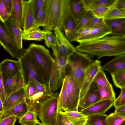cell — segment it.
<instances>
[{
  "label": "cell",
  "mask_w": 125,
  "mask_h": 125,
  "mask_svg": "<svg viewBox=\"0 0 125 125\" xmlns=\"http://www.w3.org/2000/svg\"><path fill=\"white\" fill-rule=\"evenodd\" d=\"M38 115L36 111L29 110L24 116L19 119V122L21 125H35L39 122L37 119Z\"/></svg>",
  "instance_id": "cell-28"
},
{
  "label": "cell",
  "mask_w": 125,
  "mask_h": 125,
  "mask_svg": "<svg viewBox=\"0 0 125 125\" xmlns=\"http://www.w3.org/2000/svg\"><path fill=\"white\" fill-rule=\"evenodd\" d=\"M115 7L118 9H125V0H116Z\"/></svg>",
  "instance_id": "cell-53"
},
{
  "label": "cell",
  "mask_w": 125,
  "mask_h": 125,
  "mask_svg": "<svg viewBox=\"0 0 125 125\" xmlns=\"http://www.w3.org/2000/svg\"><path fill=\"white\" fill-rule=\"evenodd\" d=\"M26 99L24 86L11 94L6 98L3 103V112Z\"/></svg>",
  "instance_id": "cell-20"
},
{
  "label": "cell",
  "mask_w": 125,
  "mask_h": 125,
  "mask_svg": "<svg viewBox=\"0 0 125 125\" xmlns=\"http://www.w3.org/2000/svg\"><path fill=\"white\" fill-rule=\"evenodd\" d=\"M100 99L97 85L93 81L85 95L79 101L78 110L80 112L100 101Z\"/></svg>",
  "instance_id": "cell-14"
},
{
  "label": "cell",
  "mask_w": 125,
  "mask_h": 125,
  "mask_svg": "<svg viewBox=\"0 0 125 125\" xmlns=\"http://www.w3.org/2000/svg\"><path fill=\"white\" fill-rule=\"evenodd\" d=\"M58 113L64 116L72 125H86L88 117L80 112H64L60 110Z\"/></svg>",
  "instance_id": "cell-24"
},
{
  "label": "cell",
  "mask_w": 125,
  "mask_h": 125,
  "mask_svg": "<svg viewBox=\"0 0 125 125\" xmlns=\"http://www.w3.org/2000/svg\"><path fill=\"white\" fill-rule=\"evenodd\" d=\"M51 48L55 57V61L61 70L64 73L67 63V58L61 54L57 46L51 47Z\"/></svg>",
  "instance_id": "cell-33"
},
{
  "label": "cell",
  "mask_w": 125,
  "mask_h": 125,
  "mask_svg": "<svg viewBox=\"0 0 125 125\" xmlns=\"http://www.w3.org/2000/svg\"><path fill=\"white\" fill-rule=\"evenodd\" d=\"M69 6L76 26L88 10L83 0H69Z\"/></svg>",
  "instance_id": "cell-19"
},
{
  "label": "cell",
  "mask_w": 125,
  "mask_h": 125,
  "mask_svg": "<svg viewBox=\"0 0 125 125\" xmlns=\"http://www.w3.org/2000/svg\"><path fill=\"white\" fill-rule=\"evenodd\" d=\"M69 0H67L63 13L62 26L68 40L74 41V31L76 25L71 13L69 6Z\"/></svg>",
  "instance_id": "cell-13"
},
{
  "label": "cell",
  "mask_w": 125,
  "mask_h": 125,
  "mask_svg": "<svg viewBox=\"0 0 125 125\" xmlns=\"http://www.w3.org/2000/svg\"><path fill=\"white\" fill-rule=\"evenodd\" d=\"M30 82L31 83L38 92H44L47 90L50 91L45 84L39 83L35 80L33 79Z\"/></svg>",
  "instance_id": "cell-49"
},
{
  "label": "cell",
  "mask_w": 125,
  "mask_h": 125,
  "mask_svg": "<svg viewBox=\"0 0 125 125\" xmlns=\"http://www.w3.org/2000/svg\"><path fill=\"white\" fill-rule=\"evenodd\" d=\"M0 97L3 103L6 99L4 91L3 84V78L2 75L0 68Z\"/></svg>",
  "instance_id": "cell-50"
},
{
  "label": "cell",
  "mask_w": 125,
  "mask_h": 125,
  "mask_svg": "<svg viewBox=\"0 0 125 125\" xmlns=\"http://www.w3.org/2000/svg\"><path fill=\"white\" fill-rule=\"evenodd\" d=\"M2 113L0 112V121L2 118Z\"/></svg>",
  "instance_id": "cell-58"
},
{
  "label": "cell",
  "mask_w": 125,
  "mask_h": 125,
  "mask_svg": "<svg viewBox=\"0 0 125 125\" xmlns=\"http://www.w3.org/2000/svg\"><path fill=\"white\" fill-rule=\"evenodd\" d=\"M125 121V117L114 112L107 115L105 122L106 125H120Z\"/></svg>",
  "instance_id": "cell-36"
},
{
  "label": "cell",
  "mask_w": 125,
  "mask_h": 125,
  "mask_svg": "<svg viewBox=\"0 0 125 125\" xmlns=\"http://www.w3.org/2000/svg\"><path fill=\"white\" fill-rule=\"evenodd\" d=\"M5 8L9 14L10 16L12 7V0H3Z\"/></svg>",
  "instance_id": "cell-52"
},
{
  "label": "cell",
  "mask_w": 125,
  "mask_h": 125,
  "mask_svg": "<svg viewBox=\"0 0 125 125\" xmlns=\"http://www.w3.org/2000/svg\"><path fill=\"white\" fill-rule=\"evenodd\" d=\"M35 125H44L42 123L39 122L36 123Z\"/></svg>",
  "instance_id": "cell-57"
},
{
  "label": "cell",
  "mask_w": 125,
  "mask_h": 125,
  "mask_svg": "<svg viewBox=\"0 0 125 125\" xmlns=\"http://www.w3.org/2000/svg\"><path fill=\"white\" fill-rule=\"evenodd\" d=\"M6 99L10 95L25 86L21 70L3 76Z\"/></svg>",
  "instance_id": "cell-9"
},
{
  "label": "cell",
  "mask_w": 125,
  "mask_h": 125,
  "mask_svg": "<svg viewBox=\"0 0 125 125\" xmlns=\"http://www.w3.org/2000/svg\"><path fill=\"white\" fill-rule=\"evenodd\" d=\"M12 7L10 16L16 24L22 29L23 28V0H12Z\"/></svg>",
  "instance_id": "cell-21"
},
{
  "label": "cell",
  "mask_w": 125,
  "mask_h": 125,
  "mask_svg": "<svg viewBox=\"0 0 125 125\" xmlns=\"http://www.w3.org/2000/svg\"><path fill=\"white\" fill-rule=\"evenodd\" d=\"M3 112V103L0 97V112Z\"/></svg>",
  "instance_id": "cell-56"
},
{
  "label": "cell",
  "mask_w": 125,
  "mask_h": 125,
  "mask_svg": "<svg viewBox=\"0 0 125 125\" xmlns=\"http://www.w3.org/2000/svg\"><path fill=\"white\" fill-rule=\"evenodd\" d=\"M10 32L15 40L18 48L23 49L22 46V30L16 24L11 17L5 22Z\"/></svg>",
  "instance_id": "cell-23"
},
{
  "label": "cell",
  "mask_w": 125,
  "mask_h": 125,
  "mask_svg": "<svg viewBox=\"0 0 125 125\" xmlns=\"http://www.w3.org/2000/svg\"><path fill=\"white\" fill-rule=\"evenodd\" d=\"M115 5L104 18V20L125 18V9H117L115 8Z\"/></svg>",
  "instance_id": "cell-38"
},
{
  "label": "cell",
  "mask_w": 125,
  "mask_h": 125,
  "mask_svg": "<svg viewBox=\"0 0 125 125\" xmlns=\"http://www.w3.org/2000/svg\"><path fill=\"white\" fill-rule=\"evenodd\" d=\"M116 0H94L88 10H92L101 7H110L114 5Z\"/></svg>",
  "instance_id": "cell-40"
},
{
  "label": "cell",
  "mask_w": 125,
  "mask_h": 125,
  "mask_svg": "<svg viewBox=\"0 0 125 125\" xmlns=\"http://www.w3.org/2000/svg\"><path fill=\"white\" fill-rule=\"evenodd\" d=\"M107 115L105 113L88 116L86 125H106L105 121Z\"/></svg>",
  "instance_id": "cell-34"
},
{
  "label": "cell",
  "mask_w": 125,
  "mask_h": 125,
  "mask_svg": "<svg viewBox=\"0 0 125 125\" xmlns=\"http://www.w3.org/2000/svg\"><path fill=\"white\" fill-rule=\"evenodd\" d=\"M17 118L14 116L2 118L0 121V125H14Z\"/></svg>",
  "instance_id": "cell-48"
},
{
  "label": "cell",
  "mask_w": 125,
  "mask_h": 125,
  "mask_svg": "<svg viewBox=\"0 0 125 125\" xmlns=\"http://www.w3.org/2000/svg\"><path fill=\"white\" fill-rule=\"evenodd\" d=\"M25 97L26 99H29L38 92L31 83L30 82L25 86Z\"/></svg>",
  "instance_id": "cell-45"
},
{
  "label": "cell",
  "mask_w": 125,
  "mask_h": 125,
  "mask_svg": "<svg viewBox=\"0 0 125 125\" xmlns=\"http://www.w3.org/2000/svg\"><path fill=\"white\" fill-rule=\"evenodd\" d=\"M114 112L125 117V105L115 108Z\"/></svg>",
  "instance_id": "cell-54"
},
{
  "label": "cell",
  "mask_w": 125,
  "mask_h": 125,
  "mask_svg": "<svg viewBox=\"0 0 125 125\" xmlns=\"http://www.w3.org/2000/svg\"><path fill=\"white\" fill-rule=\"evenodd\" d=\"M115 100L107 99L100 101L80 112L87 117L105 114L113 105Z\"/></svg>",
  "instance_id": "cell-15"
},
{
  "label": "cell",
  "mask_w": 125,
  "mask_h": 125,
  "mask_svg": "<svg viewBox=\"0 0 125 125\" xmlns=\"http://www.w3.org/2000/svg\"><path fill=\"white\" fill-rule=\"evenodd\" d=\"M93 61L88 54L75 50L67 58L64 78L72 77L80 89L86 71Z\"/></svg>",
  "instance_id": "cell-2"
},
{
  "label": "cell",
  "mask_w": 125,
  "mask_h": 125,
  "mask_svg": "<svg viewBox=\"0 0 125 125\" xmlns=\"http://www.w3.org/2000/svg\"><path fill=\"white\" fill-rule=\"evenodd\" d=\"M101 63L100 61L96 60L87 70L80 89L79 101L85 95L97 73L101 69Z\"/></svg>",
  "instance_id": "cell-11"
},
{
  "label": "cell",
  "mask_w": 125,
  "mask_h": 125,
  "mask_svg": "<svg viewBox=\"0 0 125 125\" xmlns=\"http://www.w3.org/2000/svg\"><path fill=\"white\" fill-rule=\"evenodd\" d=\"M94 16L92 11L88 10L80 21L76 25L74 31L75 35L76 33L83 28Z\"/></svg>",
  "instance_id": "cell-39"
},
{
  "label": "cell",
  "mask_w": 125,
  "mask_h": 125,
  "mask_svg": "<svg viewBox=\"0 0 125 125\" xmlns=\"http://www.w3.org/2000/svg\"><path fill=\"white\" fill-rule=\"evenodd\" d=\"M43 40L45 41V44L49 48H50L51 47L57 46L55 37L51 31L45 35Z\"/></svg>",
  "instance_id": "cell-43"
},
{
  "label": "cell",
  "mask_w": 125,
  "mask_h": 125,
  "mask_svg": "<svg viewBox=\"0 0 125 125\" xmlns=\"http://www.w3.org/2000/svg\"><path fill=\"white\" fill-rule=\"evenodd\" d=\"M90 31L88 35L78 39L76 42L80 43L82 42L98 39L110 34H111L112 30L105 24L99 28L90 29Z\"/></svg>",
  "instance_id": "cell-16"
},
{
  "label": "cell",
  "mask_w": 125,
  "mask_h": 125,
  "mask_svg": "<svg viewBox=\"0 0 125 125\" xmlns=\"http://www.w3.org/2000/svg\"><path fill=\"white\" fill-rule=\"evenodd\" d=\"M115 4L110 7H100L92 10L91 11L93 14L94 16L104 19L114 7Z\"/></svg>",
  "instance_id": "cell-42"
},
{
  "label": "cell",
  "mask_w": 125,
  "mask_h": 125,
  "mask_svg": "<svg viewBox=\"0 0 125 125\" xmlns=\"http://www.w3.org/2000/svg\"><path fill=\"white\" fill-rule=\"evenodd\" d=\"M64 78L68 94L67 109L66 112L78 111L80 89L72 77L67 76Z\"/></svg>",
  "instance_id": "cell-8"
},
{
  "label": "cell",
  "mask_w": 125,
  "mask_h": 125,
  "mask_svg": "<svg viewBox=\"0 0 125 125\" xmlns=\"http://www.w3.org/2000/svg\"><path fill=\"white\" fill-rule=\"evenodd\" d=\"M53 94L49 90L37 92L29 99H26L27 102L29 105V108L35 110L34 109V105L36 102L45 97L52 95Z\"/></svg>",
  "instance_id": "cell-32"
},
{
  "label": "cell",
  "mask_w": 125,
  "mask_h": 125,
  "mask_svg": "<svg viewBox=\"0 0 125 125\" xmlns=\"http://www.w3.org/2000/svg\"><path fill=\"white\" fill-rule=\"evenodd\" d=\"M66 1L67 0H48L46 22L43 27V30L50 32L56 27L62 28L63 16Z\"/></svg>",
  "instance_id": "cell-5"
},
{
  "label": "cell",
  "mask_w": 125,
  "mask_h": 125,
  "mask_svg": "<svg viewBox=\"0 0 125 125\" xmlns=\"http://www.w3.org/2000/svg\"><path fill=\"white\" fill-rule=\"evenodd\" d=\"M0 44L13 58L19 60L25 52L18 48L16 42L5 23L0 19Z\"/></svg>",
  "instance_id": "cell-6"
},
{
  "label": "cell",
  "mask_w": 125,
  "mask_h": 125,
  "mask_svg": "<svg viewBox=\"0 0 125 125\" xmlns=\"http://www.w3.org/2000/svg\"><path fill=\"white\" fill-rule=\"evenodd\" d=\"M98 89L100 95V101L109 99L115 100V94L114 90L97 85Z\"/></svg>",
  "instance_id": "cell-35"
},
{
  "label": "cell",
  "mask_w": 125,
  "mask_h": 125,
  "mask_svg": "<svg viewBox=\"0 0 125 125\" xmlns=\"http://www.w3.org/2000/svg\"><path fill=\"white\" fill-rule=\"evenodd\" d=\"M120 125H125V121H124Z\"/></svg>",
  "instance_id": "cell-59"
},
{
  "label": "cell",
  "mask_w": 125,
  "mask_h": 125,
  "mask_svg": "<svg viewBox=\"0 0 125 125\" xmlns=\"http://www.w3.org/2000/svg\"><path fill=\"white\" fill-rule=\"evenodd\" d=\"M10 16L5 7L3 0H0V19L5 22Z\"/></svg>",
  "instance_id": "cell-46"
},
{
  "label": "cell",
  "mask_w": 125,
  "mask_h": 125,
  "mask_svg": "<svg viewBox=\"0 0 125 125\" xmlns=\"http://www.w3.org/2000/svg\"><path fill=\"white\" fill-rule=\"evenodd\" d=\"M25 50L33 59L44 84L50 89V77L54 60L51 56L49 50L43 45L32 43Z\"/></svg>",
  "instance_id": "cell-3"
},
{
  "label": "cell",
  "mask_w": 125,
  "mask_h": 125,
  "mask_svg": "<svg viewBox=\"0 0 125 125\" xmlns=\"http://www.w3.org/2000/svg\"><path fill=\"white\" fill-rule=\"evenodd\" d=\"M53 30L58 50L62 55L67 58L70 55L76 50L75 48L65 37L62 27H56Z\"/></svg>",
  "instance_id": "cell-12"
},
{
  "label": "cell",
  "mask_w": 125,
  "mask_h": 125,
  "mask_svg": "<svg viewBox=\"0 0 125 125\" xmlns=\"http://www.w3.org/2000/svg\"><path fill=\"white\" fill-rule=\"evenodd\" d=\"M0 68L3 76L21 70V65L19 60L9 59L4 60L0 63Z\"/></svg>",
  "instance_id": "cell-25"
},
{
  "label": "cell",
  "mask_w": 125,
  "mask_h": 125,
  "mask_svg": "<svg viewBox=\"0 0 125 125\" xmlns=\"http://www.w3.org/2000/svg\"><path fill=\"white\" fill-rule=\"evenodd\" d=\"M18 60L20 63L21 70L25 85L33 79L44 84L33 59L28 52L25 50V53Z\"/></svg>",
  "instance_id": "cell-7"
},
{
  "label": "cell",
  "mask_w": 125,
  "mask_h": 125,
  "mask_svg": "<svg viewBox=\"0 0 125 125\" xmlns=\"http://www.w3.org/2000/svg\"><path fill=\"white\" fill-rule=\"evenodd\" d=\"M68 94L66 83L64 78L61 89L58 98V109L66 112L67 109Z\"/></svg>",
  "instance_id": "cell-27"
},
{
  "label": "cell",
  "mask_w": 125,
  "mask_h": 125,
  "mask_svg": "<svg viewBox=\"0 0 125 125\" xmlns=\"http://www.w3.org/2000/svg\"><path fill=\"white\" fill-rule=\"evenodd\" d=\"M77 51L96 56L98 59L105 56H117L125 53V35H113L79 43Z\"/></svg>",
  "instance_id": "cell-1"
},
{
  "label": "cell",
  "mask_w": 125,
  "mask_h": 125,
  "mask_svg": "<svg viewBox=\"0 0 125 125\" xmlns=\"http://www.w3.org/2000/svg\"><path fill=\"white\" fill-rule=\"evenodd\" d=\"M104 20L106 23L112 30L111 34L125 35V18Z\"/></svg>",
  "instance_id": "cell-26"
},
{
  "label": "cell",
  "mask_w": 125,
  "mask_h": 125,
  "mask_svg": "<svg viewBox=\"0 0 125 125\" xmlns=\"http://www.w3.org/2000/svg\"><path fill=\"white\" fill-rule=\"evenodd\" d=\"M101 69L107 71L111 75L125 70V54L116 56L113 59L101 66Z\"/></svg>",
  "instance_id": "cell-18"
},
{
  "label": "cell",
  "mask_w": 125,
  "mask_h": 125,
  "mask_svg": "<svg viewBox=\"0 0 125 125\" xmlns=\"http://www.w3.org/2000/svg\"><path fill=\"white\" fill-rule=\"evenodd\" d=\"M94 0H83L86 9L88 10L89 7L92 4Z\"/></svg>",
  "instance_id": "cell-55"
},
{
  "label": "cell",
  "mask_w": 125,
  "mask_h": 125,
  "mask_svg": "<svg viewBox=\"0 0 125 125\" xmlns=\"http://www.w3.org/2000/svg\"><path fill=\"white\" fill-rule=\"evenodd\" d=\"M49 32L41 30L39 28H35L26 34L22 38V39L41 41L44 39L45 35Z\"/></svg>",
  "instance_id": "cell-29"
},
{
  "label": "cell",
  "mask_w": 125,
  "mask_h": 125,
  "mask_svg": "<svg viewBox=\"0 0 125 125\" xmlns=\"http://www.w3.org/2000/svg\"><path fill=\"white\" fill-rule=\"evenodd\" d=\"M121 89L119 96L114 102L113 105L115 108L125 105V87Z\"/></svg>",
  "instance_id": "cell-44"
},
{
  "label": "cell",
  "mask_w": 125,
  "mask_h": 125,
  "mask_svg": "<svg viewBox=\"0 0 125 125\" xmlns=\"http://www.w3.org/2000/svg\"><path fill=\"white\" fill-rule=\"evenodd\" d=\"M64 78V73L54 60L51 68L49 83V89L52 93H54L60 87Z\"/></svg>",
  "instance_id": "cell-17"
},
{
  "label": "cell",
  "mask_w": 125,
  "mask_h": 125,
  "mask_svg": "<svg viewBox=\"0 0 125 125\" xmlns=\"http://www.w3.org/2000/svg\"><path fill=\"white\" fill-rule=\"evenodd\" d=\"M33 0H23L22 38L31 30L36 28L33 9Z\"/></svg>",
  "instance_id": "cell-10"
},
{
  "label": "cell",
  "mask_w": 125,
  "mask_h": 125,
  "mask_svg": "<svg viewBox=\"0 0 125 125\" xmlns=\"http://www.w3.org/2000/svg\"><path fill=\"white\" fill-rule=\"evenodd\" d=\"M45 0H33V9L35 20L41 9Z\"/></svg>",
  "instance_id": "cell-47"
},
{
  "label": "cell",
  "mask_w": 125,
  "mask_h": 125,
  "mask_svg": "<svg viewBox=\"0 0 125 125\" xmlns=\"http://www.w3.org/2000/svg\"><path fill=\"white\" fill-rule=\"evenodd\" d=\"M29 106L26 99L2 113V118L14 116L19 119L28 111Z\"/></svg>",
  "instance_id": "cell-22"
},
{
  "label": "cell",
  "mask_w": 125,
  "mask_h": 125,
  "mask_svg": "<svg viewBox=\"0 0 125 125\" xmlns=\"http://www.w3.org/2000/svg\"><path fill=\"white\" fill-rule=\"evenodd\" d=\"M94 81L97 85L113 90L112 86L107 78L105 73L101 69L97 73Z\"/></svg>",
  "instance_id": "cell-31"
},
{
  "label": "cell",
  "mask_w": 125,
  "mask_h": 125,
  "mask_svg": "<svg viewBox=\"0 0 125 125\" xmlns=\"http://www.w3.org/2000/svg\"><path fill=\"white\" fill-rule=\"evenodd\" d=\"M48 0H45L43 5L35 20V26L36 28L43 27L45 25L47 13Z\"/></svg>",
  "instance_id": "cell-30"
},
{
  "label": "cell",
  "mask_w": 125,
  "mask_h": 125,
  "mask_svg": "<svg viewBox=\"0 0 125 125\" xmlns=\"http://www.w3.org/2000/svg\"><path fill=\"white\" fill-rule=\"evenodd\" d=\"M58 120V125H72L64 116L59 113Z\"/></svg>",
  "instance_id": "cell-51"
},
{
  "label": "cell",
  "mask_w": 125,
  "mask_h": 125,
  "mask_svg": "<svg viewBox=\"0 0 125 125\" xmlns=\"http://www.w3.org/2000/svg\"><path fill=\"white\" fill-rule=\"evenodd\" d=\"M115 86L120 89L125 87V70L111 75Z\"/></svg>",
  "instance_id": "cell-37"
},
{
  "label": "cell",
  "mask_w": 125,
  "mask_h": 125,
  "mask_svg": "<svg viewBox=\"0 0 125 125\" xmlns=\"http://www.w3.org/2000/svg\"><path fill=\"white\" fill-rule=\"evenodd\" d=\"M57 93L37 101L34 107L39 119L44 125H58Z\"/></svg>",
  "instance_id": "cell-4"
},
{
  "label": "cell",
  "mask_w": 125,
  "mask_h": 125,
  "mask_svg": "<svg viewBox=\"0 0 125 125\" xmlns=\"http://www.w3.org/2000/svg\"><path fill=\"white\" fill-rule=\"evenodd\" d=\"M105 24V22L104 18H100L94 16L83 28H87L92 29L99 28L103 26Z\"/></svg>",
  "instance_id": "cell-41"
}]
</instances>
